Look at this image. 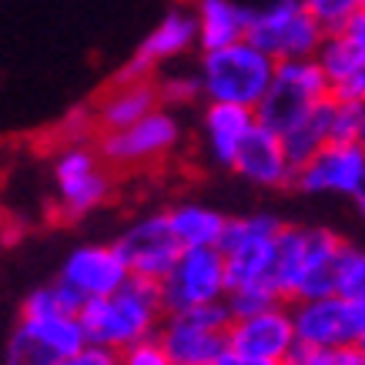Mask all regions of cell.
<instances>
[{"label": "cell", "mask_w": 365, "mask_h": 365, "mask_svg": "<svg viewBox=\"0 0 365 365\" xmlns=\"http://www.w3.org/2000/svg\"><path fill=\"white\" fill-rule=\"evenodd\" d=\"M98 144L64 141L51 161L54 205L64 218H84L111 198V171Z\"/></svg>", "instance_id": "obj_4"}, {"label": "cell", "mask_w": 365, "mask_h": 365, "mask_svg": "<svg viewBox=\"0 0 365 365\" xmlns=\"http://www.w3.org/2000/svg\"><path fill=\"white\" fill-rule=\"evenodd\" d=\"M335 94H345V98H365V71H362V78H359V81H352L349 88L335 91Z\"/></svg>", "instance_id": "obj_30"}, {"label": "cell", "mask_w": 365, "mask_h": 365, "mask_svg": "<svg viewBox=\"0 0 365 365\" xmlns=\"http://www.w3.org/2000/svg\"><path fill=\"white\" fill-rule=\"evenodd\" d=\"M339 295L365 302V248L345 242L342 262H339Z\"/></svg>", "instance_id": "obj_24"}, {"label": "cell", "mask_w": 365, "mask_h": 365, "mask_svg": "<svg viewBox=\"0 0 365 365\" xmlns=\"http://www.w3.org/2000/svg\"><path fill=\"white\" fill-rule=\"evenodd\" d=\"M181 138H185V128H181L178 111L161 104L158 111L128 124L121 131H101L98 148L111 168H144L175 155Z\"/></svg>", "instance_id": "obj_9"}, {"label": "cell", "mask_w": 365, "mask_h": 365, "mask_svg": "<svg viewBox=\"0 0 365 365\" xmlns=\"http://www.w3.org/2000/svg\"><path fill=\"white\" fill-rule=\"evenodd\" d=\"M305 7L312 11V17L329 31H339L352 21L355 14L362 11V0H305Z\"/></svg>", "instance_id": "obj_25"}, {"label": "cell", "mask_w": 365, "mask_h": 365, "mask_svg": "<svg viewBox=\"0 0 365 365\" xmlns=\"http://www.w3.org/2000/svg\"><path fill=\"white\" fill-rule=\"evenodd\" d=\"M118 362L121 365H175L165 349V342H161L158 335H148L141 342L128 345L124 352H118Z\"/></svg>", "instance_id": "obj_27"}, {"label": "cell", "mask_w": 365, "mask_h": 365, "mask_svg": "<svg viewBox=\"0 0 365 365\" xmlns=\"http://www.w3.org/2000/svg\"><path fill=\"white\" fill-rule=\"evenodd\" d=\"M165 299L161 285L151 278L131 275L118 292L104 299H91L81 305V322L91 345L124 352L128 345L141 342L148 335H158L165 322Z\"/></svg>", "instance_id": "obj_2"}, {"label": "cell", "mask_w": 365, "mask_h": 365, "mask_svg": "<svg viewBox=\"0 0 365 365\" xmlns=\"http://www.w3.org/2000/svg\"><path fill=\"white\" fill-rule=\"evenodd\" d=\"M295 188L302 195H332L355 201L365 191V148L355 141H329L299 165Z\"/></svg>", "instance_id": "obj_12"}, {"label": "cell", "mask_w": 365, "mask_h": 365, "mask_svg": "<svg viewBox=\"0 0 365 365\" xmlns=\"http://www.w3.org/2000/svg\"><path fill=\"white\" fill-rule=\"evenodd\" d=\"M325 98H332V81L322 71L319 57H299V61H278L272 88L255 108L258 121L278 134H288L302 124Z\"/></svg>", "instance_id": "obj_5"}, {"label": "cell", "mask_w": 365, "mask_h": 365, "mask_svg": "<svg viewBox=\"0 0 365 365\" xmlns=\"http://www.w3.org/2000/svg\"><path fill=\"white\" fill-rule=\"evenodd\" d=\"M195 47H198V14H195V4L178 0V4H171L158 17L155 27L144 34V41L138 44V51H134V57L128 61L124 71H131V74H155L158 67L178 64Z\"/></svg>", "instance_id": "obj_15"}, {"label": "cell", "mask_w": 365, "mask_h": 365, "mask_svg": "<svg viewBox=\"0 0 365 365\" xmlns=\"http://www.w3.org/2000/svg\"><path fill=\"white\" fill-rule=\"evenodd\" d=\"M54 365H121V362H118V352L88 342L81 352L67 355V359H61V362H54Z\"/></svg>", "instance_id": "obj_28"}, {"label": "cell", "mask_w": 365, "mask_h": 365, "mask_svg": "<svg viewBox=\"0 0 365 365\" xmlns=\"http://www.w3.org/2000/svg\"><path fill=\"white\" fill-rule=\"evenodd\" d=\"M198 14V51L238 44L248 37L252 11H245L235 0H191Z\"/></svg>", "instance_id": "obj_20"}, {"label": "cell", "mask_w": 365, "mask_h": 365, "mask_svg": "<svg viewBox=\"0 0 365 365\" xmlns=\"http://www.w3.org/2000/svg\"><path fill=\"white\" fill-rule=\"evenodd\" d=\"M158 285H161L165 312L218 305L232 292L222 248H185V252L178 255L175 268Z\"/></svg>", "instance_id": "obj_10"}, {"label": "cell", "mask_w": 365, "mask_h": 365, "mask_svg": "<svg viewBox=\"0 0 365 365\" xmlns=\"http://www.w3.org/2000/svg\"><path fill=\"white\" fill-rule=\"evenodd\" d=\"M345 238L325 225H285L275 245L272 285L282 302L319 299L339 292Z\"/></svg>", "instance_id": "obj_1"}, {"label": "cell", "mask_w": 365, "mask_h": 365, "mask_svg": "<svg viewBox=\"0 0 365 365\" xmlns=\"http://www.w3.org/2000/svg\"><path fill=\"white\" fill-rule=\"evenodd\" d=\"M248 41L275 61H299L319 54L325 27L312 17L305 0H268L252 11Z\"/></svg>", "instance_id": "obj_6"}, {"label": "cell", "mask_w": 365, "mask_h": 365, "mask_svg": "<svg viewBox=\"0 0 365 365\" xmlns=\"http://www.w3.org/2000/svg\"><path fill=\"white\" fill-rule=\"evenodd\" d=\"M315 57H319L322 71L329 74V81H332V91H342V88H349L352 81L362 78V71H365V7L355 14L345 27L325 34V41H322Z\"/></svg>", "instance_id": "obj_19"}, {"label": "cell", "mask_w": 365, "mask_h": 365, "mask_svg": "<svg viewBox=\"0 0 365 365\" xmlns=\"http://www.w3.org/2000/svg\"><path fill=\"white\" fill-rule=\"evenodd\" d=\"M285 222L275 215H235L228 218L222 238V255L228 265L232 288L245 285H272V262H275V245ZM275 288V285H272Z\"/></svg>", "instance_id": "obj_7"}, {"label": "cell", "mask_w": 365, "mask_h": 365, "mask_svg": "<svg viewBox=\"0 0 365 365\" xmlns=\"http://www.w3.org/2000/svg\"><path fill=\"white\" fill-rule=\"evenodd\" d=\"M228 345L258 362H288L299 349L292 302H275L252 315H232Z\"/></svg>", "instance_id": "obj_13"}, {"label": "cell", "mask_w": 365, "mask_h": 365, "mask_svg": "<svg viewBox=\"0 0 365 365\" xmlns=\"http://www.w3.org/2000/svg\"><path fill=\"white\" fill-rule=\"evenodd\" d=\"M232 171L242 181L255 185V188H265V191H282V188H295V158L288 155V144L285 138L272 128L258 121L248 141L242 144V151L235 158Z\"/></svg>", "instance_id": "obj_16"}, {"label": "cell", "mask_w": 365, "mask_h": 365, "mask_svg": "<svg viewBox=\"0 0 365 365\" xmlns=\"http://www.w3.org/2000/svg\"><path fill=\"white\" fill-rule=\"evenodd\" d=\"M362 7H365V0H362Z\"/></svg>", "instance_id": "obj_32"}, {"label": "cell", "mask_w": 365, "mask_h": 365, "mask_svg": "<svg viewBox=\"0 0 365 365\" xmlns=\"http://www.w3.org/2000/svg\"><path fill=\"white\" fill-rule=\"evenodd\" d=\"M118 248L124 252L131 275L151 278V282H161L175 268L178 255L185 252V245L178 242L175 228H171L168 211H148L141 218H134L118 235Z\"/></svg>", "instance_id": "obj_14"}, {"label": "cell", "mask_w": 365, "mask_h": 365, "mask_svg": "<svg viewBox=\"0 0 365 365\" xmlns=\"http://www.w3.org/2000/svg\"><path fill=\"white\" fill-rule=\"evenodd\" d=\"M128 278H131V268L124 262L118 242H84L64 255L54 282L78 305H84L91 299H104L118 292Z\"/></svg>", "instance_id": "obj_11"}, {"label": "cell", "mask_w": 365, "mask_h": 365, "mask_svg": "<svg viewBox=\"0 0 365 365\" xmlns=\"http://www.w3.org/2000/svg\"><path fill=\"white\" fill-rule=\"evenodd\" d=\"M161 108V91H158V78L151 74H131L121 71L118 81L104 91V98L94 108V121L101 131H121L128 124L141 121L151 111Z\"/></svg>", "instance_id": "obj_18"}, {"label": "cell", "mask_w": 365, "mask_h": 365, "mask_svg": "<svg viewBox=\"0 0 365 365\" xmlns=\"http://www.w3.org/2000/svg\"><path fill=\"white\" fill-rule=\"evenodd\" d=\"M158 91H161V104L175 108V111L191 108V104H198V98H205L198 67H171L165 74H158Z\"/></svg>", "instance_id": "obj_22"}, {"label": "cell", "mask_w": 365, "mask_h": 365, "mask_svg": "<svg viewBox=\"0 0 365 365\" xmlns=\"http://www.w3.org/2000/svg\"><path fill=\"white\" fill-rule=\"evenodd\" d=\"M198 74L205 101H225V104H245L258 108L272 88L278 61L268 57L262 47H255L248 37L238 44L215 47L198 54Z\"/></svg>", "instance_id": "obj_3"}, {"label": "cell", "mask_w": 365, "mask_h": 365, "mask_svg": "<svg viewBox=\"0 0 365 365\" xmlns=\"http://www.w3.org/2000/svg\"><path fill=\"white\" fill-rule=\"evenodd\" d=\"M258 128V111L245 104H225V101H205L201 111V151L215 168L232 171L235 158L248 141V134Z\"/></svg>", "instance_id": "obj_17"}, {"label": "cell", "mask_w": 365, "mask_h": 365, "mask_svg": "<svg viewBox=\"0 0 365 365\" xmlns=\"http://www.w3.org/2000/svg\"><path fill=\"white\" fill-rule=\"evenodd\" d=\"M215 365H272V362H258V359H252V355H245V352H238V349L228 345V349L222 352V359H218Z\"/></svg>", "instance_id": "obj_29"}, {"label": "cell", "mask_w": 365, "mask_h": 365, "mask_svg": "<svg viewBox=\"0 0 365 365\" xmlns=\"http://www.w3.org/2000/svg\"><path fill=\"white\" fill-rule=\"evenodd\" d=\"M352 205H355V211H359V218H362V222H365V191H362V195H359V198L352 201Z\"/></svg>", "instance_id": "obj_31"}, {"label": "cell", "mask_w": 365, "mask_h": 365, "mask_svg": "<svg viewBox=\"0 0 365 365\" xmlns=\"http://www.w3.org/2000/svg\"><path fill=\"white\" fill-rule=\"evenodd\" d=\"M288 365H365L362 349H312L299 345Z\"/></svg>", "instance_id": "obj_26"}, {"label": "cell", "mask_w": 365, "mask_h": 365, "mask_svg": "<svg viewBox=\"0 0 365 365\" xmlns=\"http://www.w3.org/2000/svg\"><path fill=\"white\" fill-rule=\"evenodd\" d=\"M168 218L185 248H218L228 228V215L205 201H178L168 208Z\"/></svg>", "instance_id": "obj_21"}, {"label": "cell", "mask_w": 365, "mask_h": 365, "mask_svg": "<svg viewBox=\"0 0 365 365\" xmlns=\"http://www.w3.org/2000/svg\"><path fill=\"white\" fill-rule=\"evenodd\" d=\"M228 325H232V309L218 302L201 309L168 312L158 339L165 342L175 365H215L228 349Z\"/></svg>", "instance_id": "obj_8"}, {"label": "cell", "mask_w": 365, "mask_h": 365, "mask_svg": "<svg viewBox=\"0 0 365 365\" xmlns=\"http://www.w3.org/2000/svg\"><path fill=\"white\" fill-rule=\"evenodd\" d=\"M335 111V141H355L365 148V98L332 94Z\"/></svg>", "instance_id": "obj_23"}]
</instances>
